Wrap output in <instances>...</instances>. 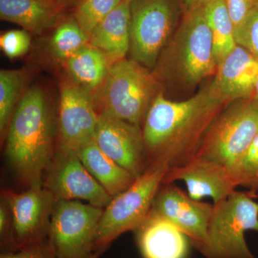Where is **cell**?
Masks as SVG:
<instances>
[{
    "instance_id": "cell-1",
    "label": "cell",
    "mask_w": 258,
    "mask_h": 258,
    "mask_svg": "<svg viewBox=\"0 0 258 258\" xmlns=\"http://www.w3.org/2000/svg\"><path fill=\"white\" fill-rule=\"evenodd\" d=\"M226 103L212 83L184 101H171L158 93L142 129L147 166L160 161L172 169L196 157L207 131Z\"/></svg>"
},
{
    "instance_id": "cell-2",
    "label": "cell",
    "mask_w": 258,
    "mask_h": 258,
    "mask_svg": "<svg viewBox=\"0 0 258 258\" xmlns=\"http://www.w3.org/2000/svg\"><path fill=\"white\" fill-rule=\"evenodd\" d=\"M57 124L45 93L29 88L15 108L7 132L5 154L26 186L42 184L57 144Z\"/></svg>"
},
{
    "instance_id": "cell-3",
    "label": "cell",
    "mask_w": 258,
    "mask_h": 258,
    "mask_svg": "<svg viewBox=\"0 0 258 258\" xmlns=\"http://www.w3.org/2000/svg\"><path fill=\"white\" fill-rule=\"evenodd\" d=\"M159 91L154 74L135 60L124 58L111 64L93 98L98 113H108L140 127Z\"/></svg>"
},
{
    "instance_id": "cell-4",
    "label": "cell",
    "mask_w": 258,
    "mask_h": 258,
    "mask_svg": "<svg viewBox=\"0 0 258 258\" xmlns=\"http://www.w3.org/2000/svg\"><path fill=\"white\" fill-rule=\"evenodd\" d=\"M249 191L230 194L213 204L208 237L198 250L206 258H256L246 242L245 232H258V203Z\"/></svg>"
},
{
    "instance_id": "cell-5",
    "label": "cell",
    "mask_w": 258,
    "mask_h": 258,
    "mask_svg": "<svg viewBox=\"0 0 258 258\" xmlns=\"http://www.w3.org/2000/svg\"><path fill=\"white\" fill-rule=\"evenodd\" d=\"M169 170L166 163L156 161L123 192L112 199L104 208L96 237L94 252L108 249L122 234L134 231L152 210L154 198Z\"/></svg>"
},
{
    "instance_id": "cell-6",
    "label": "cell",
    "mask_w": 258,
    "mask_h": 258,
    "mask_svg": "<svg viewBox=\"0 0 258 258\" xmlns=\"http://www.w3.org/2000/svg\"><path fill=\"white\" fill-rule=\"evenodd\" d=\"M210 125L196 157L234 171L258 132V103L251 97L237 100Z\"/></svg>"
},
{
    "instance_id": "cell-7",
    "label": "cell",
    "mask_w": 258,
    "mask_h": 258,
    "mask_svg": "<svg viewBox=\"0 0 258 258\" xmlns=\"http://www.w3.org/2000/svg\"><path fill=\"white\" fill-rule=\"evenodd\" d=\"M132 60L153 69L169 43L181 8L180 0H131Z\"/></svg>"
},
{
    "instance_id": "cell-8",
    "label": "cell",
    "mask_w": 258,
    "mask_h": 258,
    "mask_svg": "<svg viewBox=\"0 0 258 258\" xmlns=\"http://www.w3.org/2000/svg\"><path fill=\"white\" fill-rule=\"evenodd\" d=\"M104 208L80 200H56L47 242L57 258H90Z\"/></svg>"
},
{
    "instance_id": "cell-9",
    "label": "cell",
    "mask_w": 258,
    "mask_h": 258,
    "mask_svg": "<svg viewBox=\"0 0 258 258\" xmlns=\"http://www.w3.org/2000/svg\"><path fill=\"white\" fill-rule=\"evenodd\" d=\"M173 40V60L185 83L195 86L216 74L212 33L203 7L184 13Z\"/></svg>"
},
{
    "instance_id": "cell-10",
    "label": "cell",
    "mask_w": 258,
    "mask_h": 258,
    "mask_svg": "<svg viewBox=\"0 0 258 258\" xmlns=\"http://www.w3.org/2000/svg\"><path fill=\"white\" fill-rule=\"evenodd\" d=\"M44 177V187L56 200H84L105 208L113 199L83 165L74 149L56 147Z\"/></svg>"
},
{
    "instance_id": "cell-11",
    "label": "cell",
    "mask_w": 258,
    "mask_h": 258,
    "mask_svg": "<svg viewBox=\"0 0 258 258\" xmlns=\"http://www.w3.org/2000/svg\"><path fill=\"white\" fill-rule=\"evenodd\" d=\"M2 198L9 206L13 220L10 244L5 250H15L47 240L56 200L43 184L32 185L20 193L3 191Z\"/></svg>"
},
{
    "instance_id": "cell-12",
    "label": "cell",
    "mask_w": 258,
    "mask_h": 258,
    "mask_svg": "<svg viewBox=\"0 0 258 258\" xmlns=\"http://www.w3.org/2000/svg\"><path fill=\"white\" fill-rule=\"evenodd\" d=\"M99 113L92 95L69 77L60 85L56 147L76 150L93 139Z\"/></svg>"
},
{
    "instance_id": "cell-13",
    "label": "cell",
    "mask_w": 258,
    "mask_h": 258,
    "mask_svg": "<svg viewBox=\"0 0 258 258\" xmlns=\"http://www.w3.org/2000/svg\"><path fill=\"white\" fill-rule=\"evenodd\" d=\"M93 139L102 152L136 178L147 169L145 145L140 127L109 113H101Z\"/></svg>"
},
{
    "instance_id": "cell-14",
    "label": "cell",
    "mask_w": 258,
    "mask_h": 258,
    "mask_svg": "<svg viewBox=\"0 0 258 258\" xmlns=\"http://www.w3.org/2000/svg\"><path fill=\"white\" fill-rule=\"evenodd\" d=\"M152 210L187 236L195 248L205 244L213 205L194 200L174 183H167L161 185Z\"/></svg>"
},
{
    "instance_id": "cell-15",
    "label": "cell",
    "mask_w": 258,
    "mask_h": 258,
    "mask_svg": "<svg viewBox=\"0 0 258 258\" xmlns=\"http://www.w3.org/2000/svg\"><path fill=\"white\" fill-rule=\"evenodd\" d=\"M182 181L188 195L194 200L211 198L217 204L237 188L233 174L214 161L196 157L184 165L169 169L163 184Z\"/></svg>"
},
{
    "instance_id": "cell-16",
    "label": "cell",
    "mask_w": 258,
    "mask_h": 258,
    "mask_svg": "<svg viewBox=\"0 0 258 258\" xmlns=\"http://www.w3.org/2000/svg\"><path fill=\"white\" fill-rule=\"evenodd\" d=\"M144 258H187L189 239L174 224L151 210L134 231Z\"/></svg>"
},
{
    "instance_id": "cell-17",
    "label": "cell",
    "mask_w": 258,
    "mask_h": 258,
    "mask_svg": "<svg viewBox=\"0 0 258 258\" xmlns=\"http://www.w3.org/2000/svg\"><path fill=\"white\" fill-rule=\"evenodd\" d=\"M258 80V60L237 45L217 66L212 85L228 102L251 98Z\"/></svg>"
},
{
    "instance_id": "cell-18",
    "label": "cell",
    "mask_w": 258,
    "mask_h": 258,
    "mask_svg": "<svg viewBox=\"0 0 258 258\" xmlns=\"http://www.w3.org/2000/svg\"><path fill=\"white\" fill-rule=\"evenodd\" d=\"M64 10L55 0H0V18L34 35L55 28Z\"/></svg>"
},
{
    "instance_id": "cell-19",
    "label": "cell",
    "mask_w": 258,
    "mask_h": 258,
    "mask_svg": "<svg viewBox=\"0 0 258 258\" xmlns=\"http://www.w3.org/2000/svg\"><path fill=\"white\" fill-rule=\"evenodd\" d=\"M131 0H122L89 36V45L106 55L113 64L130 50Z\"/></svg>"
},
{
    "instance_id": "cell-20",
    "label": "cell",
    "mask_w": 258,
    "mask_h": 258,
    "mask_svg": "<svg viewBox=\"0 0 258 258\" xmlns=\"http://www.w3.org/2000/svg\"><path fill=\"white\" fill-rule=\"evenodd\" d=\"M80 159L112 198L128 189L137 178L108 157L92 139L76 150Z\"/></svg>"
},
{
    "instance_id": "cell-21",
    "label": "cell",
    "mask_w": 258,
    "mask_h": 258,
    "mask_svg": "<svg viewBox=\"0 0 258 258\" xmlns=\"http://www.w3.org/2000/svg\"><path fill=\"white\" fill-rule=\"evenodd\" d=\"M63 66L68 77L93 96L104 83L111 62L101 51L88 44Z\"/></svg>"
},
{
    "instance_id": "cell-22",
    "label": "cell",
    "mask_w": 258,
    "mask_h": 258,
    "mask_svg": "<svg viewBox=\"0 0 258 258\" xmlns=\"http://www.w3.org/2000/svg\"><path fill=\"white\" fill-rule=\"evenodd\" d=\"M203 10L211 31L218 66L237 45L235 28L224 0H210L203 7Z\"/></svg>"
},
{
    "instance_id": "cell-23",
    "label": "cell",
    "mask_w": 258,
    "mask_h": 258,
    "mask_svg": "<svg viewBox=\"0 0 258 258\" xmlns=\"http://www.w3.org/2000/svg\"><path fill=\"white\" fill-rule=\"evenodd\" d=\"M28 73L25 69L0 71V134L5 139L13 113L23 95Z\"/></svg>"
},
{
    "instance_id": "cell-24",
    "label": "cell",
    "mask_w": 258,
    "mask_h": 258,
    "mask_svg": "<svg viewBox=\"0 0 258 258\" xmlns=\"http://www.w3.org/2000/svg\"><path fill=\"white\" fill-rule=\"evenodd\" d=\"M88 44L89 37L72 17L64 18L56 27L49 42V49L53 58L63 64Z\"/></svg>"
},
{
    "instance_id": "cell-25",
    "label": "cell",
    "mask_w": 258,
    "mask_h": 258,
    "mask_svg": "<svg viewBox=\"0 0 258 258\" xmlns=\"http://www.w3.org/2000/svg\"><path fill=\"white\" fill-rule=\"evenodd\" d=\"M122 0H81L73 17L88 37Z\"/></svg>"
},
{
    "instance_id": "cell-26",
    "label": "cell",
    "mask_w": 258,
    "mask_h": 258,
    "mask_svg": "<svg viewBox=\"0 0 258 258\" xmlns=\"http://www.w3.org/2000/svg\"><path fill=\"white\" fill-rule=\"evenodd\" d=\"M237 187L245 188L254 198L258 196V132L248 150L234 171Z\"/></svg>"
},
{
    "instance_id": "cell-27",
    "label": "cell",
    "mask_w": 258,
    "mask_h": 258,
    "mask_svg": "<svg viewBox=\"0 0 258 258\" xmlns=\"http://www.w3.org/2000/svg\"><path fill=\"white\" fill-rule=\"evenodd\" d=\"M31 46V36L25 30H10L2 34L0 47L5 55L10 59L21 57Z\"/></svg>"
},
{
    "instance_id": "cell-28",
    "label": "cell",
    "mask_w": 258,
    "mask_h": 258,
    "mask_svg": "<svg viewBox=\"0 0 258 258\" xmlns=\"http://www.w3.org/2000/svg\"><path fill=\"white\" fill-rule=\"evenodd\" d=\"M224 2L233 24L235 40H237L249 16L257 5L258 0H224Z\"/></svg>"
},
{
    "instance_id": "cell-29",
    "label": "cell",
    "mask_w": 258,
    "mask_h": 258,
    "mask_svg": "<svg viewBox=\"0 0 258 258\" xmlns=\"http://www.w3.org/2000/svg\"><path fill=\"white\" fill-rule=\"evenodd\" d=\"M236 41L258 60V3Z\"/></svg>"
},
{
    "instance_id": "cell-30",
    "label": "cell",
    "mask_w": 258,
    "mask_h": 258,
    "mask_svg": "<svg viewBox=\"0 0 258 258\" xmlns=\"http://www.w3.org/2000/svg\"><path fill=\"white\" fill-rule=\"evenodd\" d=\"M0 258H57L47 240L15 250L2 252Z\"/></svg>"
},
{
    "instance_id": "cell-31",
    "label": "cell",
    "mask_w": 258,
    "mask_h": 258,
    "mask_svg": "<svg viewBox=\"0 0 258 258\" xmlns=\"http://www.w3.org/2000/svg\"><path fill=\"white\" fill-rule=\"evenodd\" d=\"M12 215L9 206L2 198L0 203V242L3 250L7 249L10 244L12 230Z\"/></svg>"
},
{
    "instance_id": "cell-32",
    "label": "cell",
    "mask_w": 258,
    "mask_h": 258,
    "mask_svg": "<svg viewBox=\"0 0 258 258\" xmlns=\"http://www.w3.org/2000/svg\"><path fill=\"white\" fill-rule=\"evenodd\" d=\"M210 0H180L184 13L199 8H203Z\"/></svg>"
},
{
    "instance_id": "cell-33",
    "label": "cell",
    "mask_w": 258,
    "mask_h": 258,
    "mask_svg": "<svg viewBox=\"0 0 258 258\" xmlns=\"http://www.w3.org/2000/svg\"><path fill=\"white\" fill-rule=\"evenodd\" d=\"M55 1L64 11L69 8L74 9L81 0H55Z\"/></svg>"
},
{
    "instance_id": "cell-34",
    "label": "cell",
    "mask_w": 258,
    "mask_h": 258,
    "mask_svg": "<svg viewBox=\"0 0 258 258\" xmlns=\"http://www.w3.org/2000/svg\"><path fill=\"white\" fill-rule=\"evenodd\" d=\"M106 249H99V250L96 251L90 258H99L100 256H101L103 252H106Z\"/></svg>"
},
{
    "instance_id": "cell-35",
    "label": "cell",
    "mask_w": 258,
    "mask_h": 258,
    "mask_svg": "<svg viewBox=\"0 0 258 258\" xmlns=\"http://www.w3.org/2000/svg\"><path fill=\"white\" fill-rule=\"evenodd\" d=\"M252 98L258 103V80L257 83H256L255 86H254V92Z\"/></svg>"
},
{
    "instance_id": "cell-36",
    "label": "cell",
    "mask_w": 258,
    "mask_h": 258,
    "mask_svg": "<svg viewBox=\"0 0 258 258\" xmlns=\"http://www.w3.org/2000/svg\"><path fill=\"white\" fill-rule=\"evenodd\" d=\"M258 198V196H257V198ZM256 198H255V199H256Z\"/></svg>"
}]
</instances>
